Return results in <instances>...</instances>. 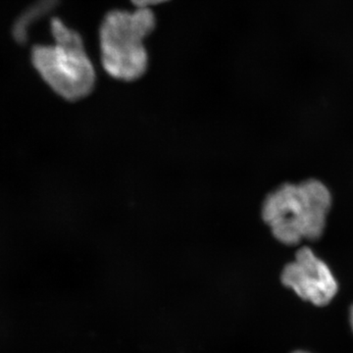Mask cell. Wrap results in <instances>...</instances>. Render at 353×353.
I'll return each mask as SVG.
<instances>
[{
  "instance_id": "7a4b0ae2",
  "label": "cell",
  "mask_w": 353,
  "mask_h": 353,
  "mask_svg": "<svg viewBox=\"0 0 353 353\" xmlns=\"http://www.w3.org/2000/svg\"><path fill=\"white\" fill-rule=\"evenodd\" d=\"M155 27L157 18L150 8L114 10L104 17L99 41L102 65L109 75L124 82L145 75L150 63L145 39Z\"/></svg>"
},
{
  "instance_id": "5b68a950",
  "label": "cell",
  "mask_w": 353,
  "mask_h": 353,
  "mask_svg": "<svg viewBox=\"0 0 353 353\" xmlns=\"http://www.w3.org/2000/svg\"><path fill=\"white\" fill-rule=\"evenodd\" d=\"M166 1L168 0H132V3L138 6V8H150V6H157Z\"/></svg>"
},
{
  "instance_id": "277c9868",
  "label": "cell",
  "mask_w": 353,
  "mask_h": 353,
  "mask_svg": "<svg viewBox=\"0 0 353 353\" xmlns=\"http://www.w3.org/2000/svg\"><path fill=\"white\" fill-rule=\"evenodd\" d=\"M282 283L303 299L316 306L328 305L339 290L331 269L308 246L297 250L294 261L285 265Z\"/></svg>"
},
{
  "instance_id": "6da1fadb",
  "label": "cell",
  "mask_w": 353,
  "mask_h": 353,
  "mask_svg": "<svg viewBox=\"0 0 353 353\" xmlns=\"http://www.w3.org/2000/svg\"><path fill=\"white\" fill-rule=\"evenodd\" d=\"M331 205L328 188L311 179L274 190L265 199L261 214L276 240L296 245L303 240L321 239Z\"/></svg>"
},
{
  "instance_id": "3957f363",
  "label": "cell",
  "mask_w": 353,
  "mask_h": 353,
  "mask_svg": "<svg viewBox=\"0 0 353 353\" xmlns=\"http://www.w3.org/2000/svg\"><path fill=\"white\" fill-rule=\"evenodd\" d=\"M54 46H39L32 53V64L44 81L67 101L88 97L95 83V72L78 32L58 19L51 22Z\"/></svg>"
},
{
  "instance_id": "52a82bcc",
  "label": "cell",
  "mask_w": 353,
  "mask_h": 353,
  "mask_svg": "<svg viewBox=\"0 0 353 353\" xmlns=\"http://www.w3.org/2000/svg\"><path fill=\"white\" fill-rule=\"evenodd\" d=\"M292 353H309L307 352H303V350H297V352H294Z\"/></svg>"
},
{
  "instance_id": "8992f818",
  "label": "cell",
  "mask_w": 353,
  "mask_h": 353,
  "mask_svg": "<svg viewBox=\"0 0 353 353\" xmlns=\"http://www.w3.org/2000/svg\"><path fill=\"white\" fill-rule=\"evenodd\" d=\"M350 325H352V332H353V305L352 306V308H350Z\"/></svg>"
}]
</instances>
